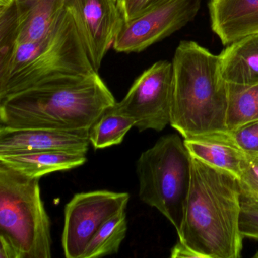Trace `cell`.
<instances>
[{
  "label": "cell",
  "mask_w": 258,
  "mask_h": 258,
  "mask_svg": "<svg viewBox=\"0 0 258 258\" xmlns=\"http://www.w3.org/2000/svg\"><path fill=\"white\" fill-rule=\"evenodd\" d=\"M219 57L222 76L228 84H258V34L229 45Z\"/></svg>",
  "instance_id": "obj_15"
},
{
  "label": "cell",
  "mask_w": 258,
  "mask_h": 258,
  "mask_svg": "<svg viewBox=\"0 0 258 258\" xmlns=\"http://www.w3.org/2000/svg\"><path fill=\"white\" fill-rule=\"evenodd\" d=\"M172 64V127L184 139L228 131V83L222 76L219 55L185 40L176 48Z\"/></svg>",
  "instance_id": "obj_3"
},
{
  "label": "cell",
  "mask_w": 258,
  "mask_h": 258,
  "mask_svg": "<svg viewBox=\"0 0 258 258\" xmlns=\"http://www.w3.org/2000/svg\"><path fill=\"white\" fill-rule=\"evenodd\" d=\"M96 73L66 8L46 37L17 45L7 67L0 71V99L46 81Z\"/></svg>",
  "instance_id": "obj_4"
},
{
  "label": "cell",
  "mask_w": 258,
  "mask_h": 258,
  "mask_svg": "<svg viewBox=\"0 0 258 258\" xmlns=\"http://www.w3.org/2000/svg\"><path fill=\"white\" fill-rule=\"evenodd\" d=\"M19 34L16 0H0V71L8 64L17 46Z\"/></svg>",
  "instance_id": "obj_20"
},
{
  "label": "cell",
  "mask_w": 258,
  "mask_h": 258,
  "mask_svg": "<svg viewBox=\"0 0 258 258\" xmlns=\"http://www.w3.org/2000/svg\"><path fill=\"white\" fill-rule=\"evenodd\" d=\"M86 52L96 72L124 21L114 0H66Z\"/></svg>",
  "instance_id": "obj_10"
},
{
  "label": "cell",
  "mask_w": 258,
  "mask_h": 258,
  "mask_svg": "<svg viewBox=\"0 0 258 258\" xmlns=\"http://www.w3.org/2000/svg\"><path fill=\"white\" fill-rule=\"evenodd\" d=\"M211 28L224 46L258 34V0H211Z\"/></svg>",
  "instance_id": "obj_12"
},
{
  "label": "cell",
  "mask_w": 258,
  "mask_h": 258,
  "mask_svg": "<svg viewBox=\"0 0 258 258\" xmlns=\"http://www.w3.org/2000/svg\"><path fill=\"white\" fill-rule=\"evenodd\" d=\"M115 103L98 73L58 78L0 99V126L89 133Z\"/></svg>",
  "instance_id": "obj_1"
},
{
  "label": "cell",
  "mask_w": 258,
  "mask_h": 258,
  "mask_svg": "<svg viewBox=\"0 0 258 258\" xmlns=\"http://www.w3.org/2000/svg\"><path fill=\"white\" fill-rule=\"evenodd\" d=\"M0 258H22L17 247L2 235H0Z\"/></svg>",
  "instance_id": "obj_25"
},
{
  "label": "cell",
  "mask_w": 258,
  "mask_h": 258,
  "mask_svg": "<svg viewBox=\"0 0 258 258\" xmlns=\"http://www.w3.org/2000/svg\"><path fill=\"white\" fill-rule=\"evenodd\" d=\"M40 179L0 163V235L17 247L22 258L52 256L50 220Z\"/></svg>",
  "instance_id": "obj_6"
},
{
  "label": "cell",
  "mask_w": 258,
  "mask_h": 258,
  "mask_svg": "<svg viewBox=\"0 0 258 258\" xmlns=\"http://www.w3.org/2000/svg\"><path fill=\"white\" fill-rule=\"evenodd\" d=\"M90 143L87 132L0 126V156L48 151L86 155Z\"/></svg>",
  "instance_id": "obj_11"
},
{
  "label": "cell",
  "mask_w": 258,
  "mask_h": 258,
  "mask_svg": "<svg viewBox=\"0 0 258 258\" xmlns=\"http://www.w3.org/2000/svg\"><path fill=\"white\" fill-rule=\"evenodd\" d=\"M241 188L225 170L191 157V181L179 241L202 258H238Z\"/></svg>",
  "instance_id": "obj_2"
},
{
  "label": "cell",
  "mask_w": 258,
  "mask_h": 258,
  "mask_svg": "<svg viewBox=\"0 0 258 258\" xmlns=\"http://www.w3.org/2000/svg\"><path fill=\"white\" fill-rule=\"evenodd\" d=\"M164 0H122L120 4L124 21L137 17L148 9Z\"/></svg>",
  "instance_id": "obj_24"
},
{
  "label": "cell",
  "mask_w": 258,
  "mask_h": 258,
  "mask_svg": "<svg viewBox=\"0 0 258 258\" xmlns=\"http://www.w3.org/2000/svg\"><path fill=\"white\" fill-rule=\"evenodd\" d=\"M170 256L172 258H202L199 253L191 250L190 247L179 240L172 248Z\"/></svg>",
  "instance_id": "obj_26"
},
{
  "label": "cell",
  "mask_w": 258,
  "mask_h": 258,
  "mask_svg": "<svg viewBox=\"0 0 258 258\" xmlns=\"http://www.w3.org/2000/svg\"><path fill=\"white\" fill-rule=\"evenodd\" d=\"M191 156L177 134L161 137L137 162L139 197L179 232L191 181Z\"/></svg>",
  "instance_id": "obj_5"
},
{
  "label": "cell",
  "mask_w": 258,
  "mask_h": 258,
  "mask_svg": "<svg viewBox=\"0 0 258 258\" xmlns=\"http://www.w3.org/2000/svg\"><path fill=\"white\" fill-rule=\"evenodd\" d=\"M127 232L126 211L108 219L89 241L81 258H96L118 252Z\"/></svg>",
  "instance_id": "obj_18"
},
{
  "label": "cell",
  "mask_w": 258,
  "mask_h": 258,
  "mask_svg": "<svg viewBox=\"0 0 258 258\" xmlns=\"http://www.w3.org/2000/svg\"><path fill=\"white\" fill-rule=\"evenodd\" d=\"M18 44L38 41L56 27L66 10V0H16Z\"/></svg>",
  "instance_id": "obj_14"
},
{
  "label": "cell",
  "mask_w": 258,
  "mask_h": 258,
  "mask_svg": "<svg viewBox=\"0 0 258 258\" xmlns=\"http://www.w3.org/2000/svg\"><path fill=\"white\" fill-rule=\"evenodd\" d=\"M254 257L258 258V252L254 255Z\"/></svg>",
  "instance_id": "obj_28"
},
{
  "label": "cell",
  "mask_w": 258,
  "mask_h": 258,
  "mask_svg": "<svg viewBox=\"0 0 258 258\" xmlns=\"http://www.w3.org/2000/svg\"><path fill=\"white\" fill-rule=\"evenodd\" d=\"M258 120V84H228L226 129L235 131L246 123Z\"/></svg>",
  "instance_id": "obj_17"
},
{
  "label": "cell",
  "mask_w": 258,
  "mask_h": 258,
  "mask_svg": "<svg viewBox=\"0 0 258 258\" xmlns=\"http://www.w3.org/2000/svg\"><path fill=\"white\" fill-rule=\"evenodd\" d=\"M238 182L241 190L258 196V156L247 155V162Z\"/></svg>",
  "instance_id": "obj_23"
},
{
  "label": "cell",
  "mask_w": 258,
  "mask_h": 258,
  "mask_svg": "<svg viewBox=\"0 0 258 258\" xmlns=\"http://www.w3.org/2000/svg\"><path fill=\"white\" fill-rule=\"evenodd\" d=\"M86 155L58 151L30 152L0 156V163L31 178L76 168L85 164Z\"/></svg>",
  "instance_id": "obj_16"
},
{
  "label": "cell",
  "mask_w": 258,
  "mask_h": 258,
  "mask_svg": "<svg viewBox=\"0 0 258 258\" xmlns=\"http://www.w3.org/2000/svg\"><path fill=\"white\" fill-rule=\"evenodd\" d=\"M133 126H135L134 120L116 111L113 105L105 110L90 128V143L96 149L120 144Z\"/></svg>",
  "instance_id": "obj_19"
},
{
  "label": "cell",
  "mask_w": 258,
  "mask_h": 258,
  "mask_svg": "<svg viewBox=\"0 0 258 258\" xmlns=\"http://www.w3.org/2000/svg\"><path fill=\"white\" fill-rule=\"evenodd\" d=\"M229 132L246 155L258 156V120Z\"/></svg>",
  "instance_id": "obj_22"
},
{
  "label": "cell",
  "mask_w": 258,
  "mask_h": 258,
  "mask_svg": "<svg viewBox=\"0 0 258 258\" xmlns=\"http://www.w3.org/2000/svg\"><path fill=\"white\" fill-rule=\"evenodd\" d=\"M191 157L225 170L238 179L247 162V155L229 131L211 133L184 139Z\"/></svg>",
  "instance_id": "obj_13"
},
{
  "label": "cell",
  "mask_w": 258,
  "mask_h": 258,
  "mask_svg": "<svg viewBox=\"0 0 258 258\" xmlns=\"http://www.w3.org/2000/svg\"><path fill=\"white\" fill-rule=\"evenodd\" d=\"M173 88V64L157 61L134 81L114 109L133 119L140 132H160L170 123Z\"/></svg>",
  "instance_id": "obj_7"
},
{
  "label": "cell",
  "mask_w": 258,
  "mask_h": 258,
  "mask_svg": "<svg viewBox=\"0 0 258 258\" xmlns=\"http://www.w3.org/2000/svg\"><path fill=\"white\" fill-rule=\"evenodd\" d=\"M130 195L96 190L75 195L64 208L62 247L67 258H81L87 244L108 219L126 211Z\"/></svg>",
  "instance_id": "obj_9"
},
{
  "label": "cell",
  "mask_w": 258,
  "mask_h": 258,
  "mask_svg": "<svg viewBox=\"0 0 258 258\" xmlns=\"http://www.w3.org/2000/svg\"><path fill=\"white\" fill-rule=\"evenodd\" d=\"M114 2L117 3L118 5L120 6V4H121L122 0H114Z\"/></svg>",
  "instance_id": "obj_27"
},
{
  "label": "cell",
  "mask_w": 258,
  "mask_h": 258,
  "mask_svg": "<svg viewBox=\"0 0 258 258\" xmlns=\"http://www.w3.org/2000/svg\"><path fill=\"white\" fill-rule=\"evenodd\" d=\"M201 0H164L130 20L123 21L112 48L140 52L185 27L197 16Z\"/></svg>",
  "instance_id": "obj_8"
},
{
  "label": "cell",
  "mask_w": 258,
  "mask_h": 258,
  "mask_svg": "<svg viewBox=\"0 0 258 258\" xmlns=\"http://www.w3.org/2000/svg\"><path fill=\"white\" fill-rule=\"evenodd\" d=\"M239 228L244 238L258 241V196L241 189Z\"/></svg>",
  "instance_id": "obj_21"
}]
</instances>
